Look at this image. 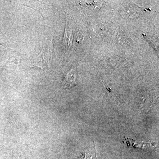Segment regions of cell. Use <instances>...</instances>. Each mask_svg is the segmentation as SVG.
<instances>
[{"instance_id":"obj_2","label":"cell","mask_w":159,"mask_h":159,"mask_svg":"<svg viewBox=\"0 0 159 159\" xmlns=\"http://www.w3.org/2000/svg\"><path fill=\"white\" fill-rule=\"evenodd\" d=\"M73 33L70 28L68 25L67 22L66 23L65 31L64 36L63 39L62 46L65 51L68 52L70 51L72 48L73 43Z\"/></svg>"},{"instance_id":"obj_4","label":"cell","mask_w":159,"mask_h":159,"mask_svg":"<svg viewBox=\"0 0 159 159\" xmlns=\"http://www.w3.org/2000/svg\"><path fill=\"white\" fill-rule=\"evenodd\" d=\"M76 159H97L95 153V148L86 150L84 153H82L81 156L78 157Z\"/></svg>"},{"instance_id":"obj_1","label":"cell","mask_w":159,"mask_h":159,"mask_svg":"<svg viewBox=\"0 0 159 159\" xmlns=\"http://www.w3.org/2000/svg\"><path fill=\"white\" fill-rule=\"evenodd\" d=\"M53 44L50 43L43 49L41 54L33 60V65L43 69L49 65L51 61Z\"/></svg>"},{"instance_id":"obj_3","label":"cell","mask_w":159,"mask_h":159,"mask_svg":"<svg viewBox=\"0 0 159 159\" xmlns=\"http://www.w3.org/2000/svg\"><path fill=\"white\" fill-rule=\"evenodd\" d=\"M76 74L74 70H71L66 74L63 80V85L66 88H70L75 85L76 82Z\"/></svg>"},{"instance_id":"obj_5","label":"cell","mask_w":159,"mask_h":159,"mask_svg":"<svg viewBox=\"0 0 159 159\" xmlns=\"http://www.w3.org/2000/svg\"><path fill=\"white\" fill-rule=\"evenodd\" d=\"M102 2L100 1H93V2H89L84 3V5L87 6L88 7H89L91 9L93 10H97L101 7L102 4Z\"/></svg>"}]
</instances>
